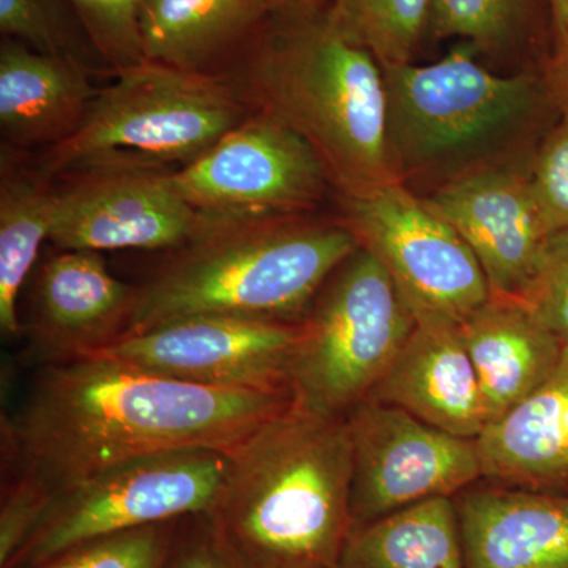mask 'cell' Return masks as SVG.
Wrapping results in <instances>:
<instances>
[{
  "label": "cell",
  "mask_w": 568,
  "mask_h": 568,
  "mask_svg": "<svg viewBox=\"0 0 568 568\" xmlns=\"http://www.w3.org/2000/svg\"><path fill=\"white\" fill-rule=\"evenodd\" d=\"M179 523L112 534L33 568H163Z\"/></svg>",
  "instance_id": "obj_27"
},
{
  "label": "cell",
  "mask_w": 568,
  "mask_h": 568,
  "mask_svg": "<svg viewBox=\"0 0 568 568\" xmlns=\"http://www.w3.org/2000/svg\"><path fill=\"white\" fill-rule=\"evenodd\" d=\"M529 179L549 233L568 231V122L540 145Z\"/></svg>",
  "instance_id": "obj_31"
},
{
  "label": "cell",
  "mask_w": 568,
  "mask_h": 568,
  "mask_svg": "<svg viewBox=\"0 0 568 568\" xmlns=\"http://www.w3.org/2000/svg\"><path fill=\"white\" fill-rule=\"evenodd\" d=\"M335 568H466L454 497L354 526Z\"/></svg>",
  "instance_id": "obj_22"
},
{
  "label": "cell",
  "mask_w": 568,
  "mask_h": 568,
  "mask_svg": "<svg viewBox=\"0 0 568 568\" xmlns=\"http://www.w3.org/2000/svg\"><path fill=\"white\" fill-rule=\"evenodd\" d=\"M54 193L40 179L3 164L0 183V328L9 336L24 327L18 316L22 284L50 241Z\"/></svg>",
  "instance_id": "obj_23"
},
{
  "label": "cell",
  "mask_w": 568,
  "mask_h": 568,
  "mask_svg": "<svg viewBox=\"0 0 568 568\" xmlns=\"http://www.w3.org/2000/svg\"><path fill=\"white\" fill-rule=\"evenodd\" d=\"M544 81L549 100L562 114L564 122H568V58L552 59Z\"/></svg>",
  "instance_id": "obj_34"
},
{
  "label": "cell",
  "mask_w": 568,
  "mask_h": 568,
  "mask_svg": "<svg viewBox=\"0 0 568 568\" xmlns=\"http://www.w3.org/2000/svg\"><path fill=\"white\" fill-rule=\"evenodd\" d=\"M230 467L216 448H179L126 459L52 496L6 568H33L112 534L209 514Z\"/></svg>",
  "instance_id": "obj_8"
},
{
  "label": "cell",
  "mask_w": 568,
  "mask_h": 568,
  "mask_svg": "<svg viewBox=\"0 0 568 568\" xmlns=\"http://www.w3.org/2000/svg\"><path fill=\"white\" fill-rule=\"evenodd\" d=\"M265 18L256 0H145V61L209 73L231 62Z\"/></svg>",
  "instance_id": "obj_21"
},
{
  "label": "cell",
  "mask_w": 568,
  "mask_h": 568,
  "mask_svg": "<svg viewBox=\"0 0 568 568\" xmlns=\"http://www.w3.org/2000/svg\"><path fill=\"white\" fill-rule=\"evenodd\" d=\"M248 118L233 89L211 73L141 62L97 91L77 132L44 153L41 174L185 166Z\"/></svg>",
  "instance_id": "obj_6"
},
{
  "label": "cell",
  "mask_w": 568,
  "mask_h": 568,
  "mask_svg": "<svg viewBox=\"0 0 568 568\" xmlns=\"http://www.w3.org/2000/svg\"><path fill=\"white\" fill-rule=\"evenodd\" d=\"M481 473L504 487L568 493V353L528 398L477 437Z\"/></svg>",
  "instance_id": "obj_19"
},
{
  "label": "cell",
  "mask_w": 568,
  "mask_h": 568,
  "mask_svg": "<svg viewBox=\"0 0 568 568\" xmlns=\"http://www.w3.org/2000/svg\"><path fill=\"white\" fill-rule=\"evenodd\" d=\"M230 63L257 112L301 136L342 196L398 181L383 67L325 9L265 18Z\"/></svg>",
  "instance_id": "obj_3"
},
{
  "label": "cell",
  "mask_w": 568,
  "mask_h": 568,
  "mask_svg": "<svg viewBox=\"0 0 568 568\" xmlns=\"http://www.w3.org/2000/svg\"><path fill=\"white\" fill-rule=\"evenodd\" d=\"M357 248L342 223L278 216L219 227L138 287L121 338L193 316L302 323L328 276Z\"/></svg>",
  "instance_id": "obj_4"
},
{
  "label": "cell",
  "mask_w": 568,
  "mask_h": 568,
  "mask_svg": "<svg viewBox=\"0 0 568 568\" xmlns=\"http://www.w3.org/2000/svg\"><path fill=\"white\" fill-rule=\"evenodd\" d=\"M293 403L290 394L196 386L103 355L43 365L20 409L2 418L3 467L55 493L159 452L230 454Z\"/></svg>",
  "instance_id": "obj_1"
},
{
  "label": "cell",
  "mask_w": 568,
  "mask_h": 568,
  "mask_svg": "<svg viewBox=\"0 0 568 568\" xmlns=\"http://www.w3.org/2000/svg\"><path fill=\"white\" fill-rule=\"evenodd\" d=\"M138 287L108 272L102 254L61 250L41 267L31 325L32 361L40 366L88 357L118 342L132 317Z\"/></svg>",
  "instance_id": "obj_15"
},
{
  "label": "cell",
  "mask_w": 568,
  "mask_h": 568,
  "mask_svg": "<svg viewBox=\"0 0 568 568\" xmlns=\"http://www.w3.org/2000/svg\"><path fill=\"white\" fill-rule=\"evenodd\" d=\"M369 398L467 439H477L488 425L459 324L443 317H416L413 332Z\"/></svg>",
  "instance_id": "obj_16"
},
{
  "label": "cell",
  "mask_w": 568,
  "mask_h": 568,
  "mask_svg": "<svg viewBox=\"0 0 568 568\" xmlns=\"http://www.w3.org/2000/svg\"><path fill=\"white\" fill-rule=\"evenodd\" d=\"M454 503L466 568H568V493L474 484Z\"/></svg>",
  "instance_id": "obj_17"
},
{
  "label": "cell",
  "mask_w": 568,
  "mask_h": 568,
  "mask_svg": "<svg viewBox=\"0 0 568 568\" xmlns=\"http://www.w3.org/2000/svg\"><path fill=\"white\" fill-rule=\"evenodd\" d=\"M2 487L0 507V568H6L31 537L50 506V487L31 473L9 474Z\"/></svg>",
  "instance_id": "obj_30"
},
{
  "label": "cell",
  "mask_w": 568,
  "mask_h": 568,
  "mask_svg": "<svg viewBox=\"0 0 568 568\" xmlns=\"http://www.w3.org/2000/svg\"><path fill=\"white\" fill-rule=\"evenodd\" d=\"M88 67L2 37L0 129L14 145L48 144L77 132L93 97Z\"/></svg>",
  "instance_id": "obj_20"
},
{
  "label": "cell",
  "mask_w": 568,
  "mask_h": 568,
  "mask_svg": "<svg viewBox=\"0 0 568 568\" xmlns=\"http://www.w3.org/2000/svg\"><path fill=\"white\" fill-rule=\"evenodd\" d=\"M435 0H328L325 14L381 67L414 62L432 39Z\"/></svg>",
  "instance_id": "obj_24"
},
{
  "label": "cell",
  "mask_w": 568,
  "mask_h": 568,
  "mask_svg": "<svg viewBox=\"0 0 568 568\" xmlns=\"http://www.w3.org/2000/svg\"><path fill=\"white\" fill-rule=\"evenodd\" d=\"M163 568H239L213 532L205 515L179 523Z\"/></svg>",
  "instance_id": "obj_32"
},
{
  "label": "cell",
  "mask_w": 568,
  "mask_h": 568,
  "mask_svg": "<svg viewBox=\"0 0 568 568\" xmlns=\"http://www.w3.org/2000/svg\"><path fill=\"white\" fill-rule=\"evenodd\" d=\"M519 301L568 353V231L549 235L536 274Z\"/></svg>",
  "instance_id": "obj_29"
},
{
  "label": "cell",
  "mask_w": 568,
  "mask_h": 568,
  "mask_svg": "<svg viewBox=\"0 0 568 568\" xmlns=\"http://www.w3.org/2000/svg\"><path fill=\"white\" fill-rule=\"evenodd\" d=\"M547 2L549 31H551L552 59L568 58V0H545Z\"/></svg>",
  "instance_id": "obj_33"
},
{
  "label": "cell",
  "mask_w": 568,
  "mask_h": 568,
  "mask_svg": "<svg viewBox=\"0 0 568 568\" xmlns=\"http://www.w3.org/2000/svg\"><path fill=\"white\" fill-rule=\"evenodd\" d=\"M346 418L354 526L435 497H455L484 478L476 439L450 435L372 398Z\"/></svg>",
  "instance_id": "obj_11"
},
{
  "label": "cell",
  "mask_w": 568,
  "mask_h": 568,
  "mask_svg": "<svg viewBox=\"0 0 568 568\" xmlns=\"http://www.w3.org/2000/svg\"><path fill=\"white\" fill-rule=\"evenodd\" d=\"M0 33L88 69L92 62H102L70 0H0Z\"/></svg>",
  "instance_id": "obj_26"
},
{
  "label": "cell",
  "mask_w": 568,
  "mask_h": 568,
  "mask_svg": "<svg viewBox=\"0 0 568 568\" xmlns=\"http://www.w3.org/2000/svg\"><path fill=\"white\" fill-rule=\"evenodd\" d=\"M264 18L287 17V14L315 13L324 10L328 0H256Z\"/></svg>",
  "instance_id": "obj_35"
},
{
  "label": "cell",
  "mask_w": 568,
  "mask_h": 568,
  "mask_svg": "<svg viewBox=\"0 0 568 568\" xmlns=\"http://www.w3.org/2000/svg\"><path fill=\"white\" fill-rule=\"evenodd\" d=\"M346 416L291 405L230 452L209 514L239 568H335L354 528Z\"/></svg>",
  "instance_id": "obj_2"
},
{
  "label": "cell",
  "mask_w": 568,
  "mask_h": 568,
  "mask_svg": "<svg viewBox=\"0 0 568 568\" xmlns=\"http://www.w3.org/2000/svg\"><path fill=\"white\" fill-rule=\"evenodd\" d=\"M301 335V323L193 316L125 336L91 355L196 386L291 395Z\"/></svg>",
  "instance_id": "obj_12"
},
{
  "label": "cell",
  "mask_w": 568,
  "mask_h": 568,
  "mask_svg": "<svg viewBox=\"0 0 568 568\" xmlns=\"http://www.w3.org/2000/svg\"><path fill=\"white\" fill-rule=\"evenodd\" d=\"M290 372L294 403L347 416L372 396L416 325L384 265L358 246L302 321Z\"/></svg>",
  "instance_id": "obj_7"
},
{
  "label": "cell",
  "mask_w": 568,
  "mask_h": 568,
  "mask_svg": "<svg viewBox=\"0 0 568 568\" xmlns=\"http://www.w3.org/2000/svg\"><path fill=\"white\" fill-rule=\"evenodd\" d=\"M170 182L220 226L291 216L315 205L331 183L312 148L260 112L170 173Z\"/></svg>",
  "instance_id": "obj_10"
},
{
  "label": "cell",
  "mask_w": 568,
  "mask_h": 568,
  "mask_svg": "<svg viewBox=\"0 0 568 568\" xmlns=\"http://www.w3.org/2000/svg\"><path fill=\"white\" fill-rule=\"evenodd\" d=\"M424 201L469 246L491 295L523 297L551 235L529 174L495 164L436 186Z\"/></svg>",
  "instance_id": "obj_14"
},
{
  "label": "cell",
  "mask_w": 568,
  "mask_h": 568,
  "mask_svg": "<svg viewBox=\"0 0 568 568\" xmlns=\"http://www.w3.org/2000/svg\"><path fill=\"white\" fill-rule=\"evenodd\" d=\"M538 31L540 0H435L432 39L458 40L484 58H517Z\"/></svg>",
  "instance_id": "obj_25"
},
{
  "label": "cell",
  "mask_w": 568,
  "mask_h": 568,
  "mask_svg": "<svg viewBox=\"0 0 568 568\" xmlns=\"http://www.w3.org/2000/svg\"><path fill=\"white\" fill-rule=\"evenodd\" d=\"M104 65L114 73L145 62L141 11L145 0H70Z\"/></svg>",
  "instance_id": "obj_28"
},
{
  "label": "cell",
  "mask_w": 568,
  "mask_h": 568,
  "mask_svg": "<svg viewBox=\"0 0 568 568\" xmlns=\"http://www.w3.org/2000/svg\"><path fill=\"white\" fill-rule=\"evenodd\" d=\"M216 227L175 192L170 173L110 166L78 173L54 193L50 241L59 250H182Z\"/></svg>",
  "instance_id": "obj_13"
},
{
  "label": "cell",
  "mask_w": 568,
  "mask_h": 568,
  "mask_svg": "<svg viewBox=\"0 0 568 568\" xmlns=\"http://www.w3.org/2000/svg\"><path fill=\"white\" fill-rule=\"evenodd\" d=\"M465 43L426 65L383 67L387 148L398 181H435L508 163L528 140L547 84L487 69ZM551 102V100H549Z\"/></svg>",
  "instance_id": "obj_5"
},
{
  "label": "cell",
  "mask_w": 568,
  "mask_h": 568,
  "mask_svg": "<svg viewBox=\"0 0 568 568\" xmlns=\"http://www.w3.org/2000/svg\"><path fill=\"white\" fill-rule=\"evenodd\" d=\"M342 201L343 226L384 265L414 316L462 324L491 297L469 246L406 183H383Z\"/></svg>",
  "instance_id": "obj_9"
},
{
  "label": "cell",
  "mask_w": 568,
  "mask_h": 568,
  "mask_svg": "<svg viewBox=\"0 0 568 568\" xmlns=\"http://www.w3.org/2000/svg\"><path fill=\"white\" fill-rule=\"evenodd\" d=\"M459 331L476 368L488 424L536 392L566 353L519 298L491 295Z\"/></svg>",
  "instance_id": "obj_18"
}]
</instances>
